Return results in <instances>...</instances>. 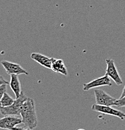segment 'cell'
<instances>
[{"label":"cell","instance_id":"obj_1","mask_svg":"<svg viewBox=\"0 0 125 130\" xmlns=\"http://www.w3.org/2000/svg\"><path fill=\"white\" fill-rule=\"evenodd\" d=\"M21 120L25 127L33 129L37 126V116L33 99L28 98L24 103L21 111Z\"/></svg>","mask_w":125,"mask_h":130},{"label":"cell","instance_id":"obj_2","mask_svg":"<svg viewBox=\"0 0 125 130\" xmlns=\"http://www.w3.org/2000/svg\"><path fill=\"white\" fill-rule=\"evenodd\" d=\"M28 98L22 91L20 96L16 98L11 105L8 107H0V112L3 116H20L21 108Z\"/></svg>","mask_w":125,"mask_h":130},{"label":"cell","instance_id":"obj_3","mask_svg":"<svg viewBox=\"0 0 125 130\" xmlns=\"http://www.w3.org/2000/svg\"><path fill=\"white\" fill-rule=\"evenodd\" d=\"M95 100L97 105L101 106H115V103L116 99L109 95L102 89H95L94 91Z\"/></svg>","mask_w":125,"mask_h":130},{"label":"cell","instance_id":"obj_4","mask_svg":"<svg viewBox=\"0 0 125 130\" xmlns=\"http://www.w3.org/2000/svg\"><path fill=\"white\" fill-rule=\"evenodd\" d=\"M106 63L107 64L106 74L110 78H111L117 85H118V86L121 85L123 84V81H122L120 75L119 74V72H118V70H117L115 61L113 59H108L106 60Z\"/></svg>","mask_w":125,"mask_h":130},{"label":"cell","instance_id":"obj_5","mask_svg":"<svg viewBox=\"0 0 125 130\" xmlns=\"http://www.w3.org/2000/svg\"><path fill=\"white\" fill-rule=\"evenodd\" d=\"M91 109L96 112H99L103 114L111 115V116H116L120 118L121 120H124L125 119V113L118 109H114L111 106H106L98 105L97 104H94L92 106Z\"/></svg>","mask_w":125,"mask_h":130},{"label":"cell","instance_id":"obj_6","mask_svg":"<svg viewBox=\"0 0 125 130\" xmlns=\"http://www.w3.org/2000/svg\"><path fill=\"white\" fill-rule=\"evenodd\" d=\"M1 64L3 66L4 69L8 74H26L28 75L29 73L22 68V66L18 63H13V62L8 61L4 60L1 62Z\"/></svg>","mask_w":125,"mask_h":130},{"label":"cell","instance_id":"obj_7","mask_svg":"<svg viewBox=\"0 0 125 130\" xmlns=\"http://www.w3.org/2000/svg\"><path fill=\"white\" fill-rule=\"evenodd\" d=\"M104 86H112L111 78L106 74H105L104 76L99 77V78H97V79H95L94 80L90 81L88 83L84 84L83 90L89 91V89L94 88H97Z\"/></svg>","mask_w":125,"mask_h":130},{"label":"cell","instance_id":"obj_8","mask_svg":"<svg viewBox=\"0 0 125 130\" xmlns=\"http://www.w3.org/2000/svg\"><path fill=\"white\" fill-rule=\"evenodd\" d=\"M21 123H23L22 120L16 116H5L0 118V128L11 130Z\"/></svg>","mask_w":125,"mask_h":130},{"label":"cell","instance_id":"obj_9","mask_svg":"<svg viewBox=\"0 0 125 130\" xmlns=\"http://www.w3.org/2000/svg\"><path fill=\"white\" fill-rule=\"evenodd\" d=\"M51 70L55 73H60L63 75L67 76L68 74L67 70L64 61L62 59H55L54 58H51Z\"/></svg>","mask_w":125,"mask_h":130},{"label":"cell","instance_id":"obj_10","mask_svg":"<svg viewBox=\"0 0 125 130\" xmlns=\"http://www.w3.org/2000/svg\"><path fill=\"white\" fill-rule=\"evenodd\" d=\"M31 58L35 61L37 62L39 64L42 65L43 67L48 69H51L52 59L51 58L42 55L38 53H33L31 55Z\"/></svg>","mask_w":125,"mask_h":130},{"label":"cell","instance_id":"obj_11","mask_svg":"<svg viewBox=\"0 0 125 130\" xmlns=\"http://www.w3.org/2000/svg\"><path fill=\"white\" fill-rule=\"evenodd\" d=\"M11 89L15 93L16 98L20 96L21 93V87L18 75L17 74H11L10 75V82L9 83Z\"/></svg>","mask_w":125,"mask_h":130},{"label":"cell","instance_id":"obj_12","mask_svg":"<svg viewBox=\"0 0 125 130\" xmlns=\"http://www.w3.org/2000/svg\"><path fill=\"white\" fill-rule=\"evenodd\" d=\"M15 100L9 95L8 93H6L3 96L1 100V106L0 107H8L9 106L14 103Z\"/></svg>","mask_w":125,"mask_h":130},{"label":"cell","instance_id":"obj_13","mask_svg":"<svg viewBox=\"0 0 125 130\" xmlns=\"http://www.w3.org/2000/svg\"><path fill=\"white\" fill-rule=\"evenodd\" d=\"M115 106L117 107H125V96L116 100Z\"/></svg>","mask_w":125,"mask_h":130},{"label":"cell","instance_id":"obj_14","mask_svg":"<svg viewBox=\"0 0 125 130\" xmlns=\"http://www.w3.org/2000/svg\"><path fill=\"white\" fill-rule=\"evenodd\" d=\"M7 85H3L0 86V106H1V100L3 96L4 95L6 92V89H7Z\"/></svg>","mask_w":125,"mask_h":130},{"label":"cell","instance_id":"obj_15","mask_svg":"<svg viewBox=\"0 0 125 130\" xmlns=\"http://www.w3.org/2000/svg\"><path fill=\"white\" fill-rule=\"evenodd\" d=\"M9 83L4 79L2 76H0V86L3 85H8Z\"/></svg>","mask_w":125,"mask_h":130},{"label":"cell","instance_id":"obj_16","mask_svg":"<svg viewBox=\"0 0 125 130\" xmlns=\"http://www.w3.org/2000/svg\"><path fill=\"white\" fill-rule=\"evenodd\" d=\"M11 130H33L32 129H29V128H21V127H15V128H13V129Z\"/></svg>","mask_w":125,"mask_h":130},{"label":"cell","instance_id":"obj_17","mask_svg":"<svg viewBox=\"0 0 125 130\" xmlns=\"http://www.w3.org/2000/svg\"><path fill=\"white\" fill-rule=\"evenodd\" d=\"M124 96H125V86H124V88H123V92H122L121 95V96L119 98H123Z\"/></svg>","mask_w":125,"mask_h":130},{"label":"cell","instance_id":"obj_18","mask_svg":"<svg viewBox=\"0 0 125 130\" xmlns=\"http://www.w3.org/2000/svg\"><path fill=\"white\" fill-rule=\"evenodd\" d=\"M77 130H85V129H78Z\"/></svg>","mask_w":125,"mask_h":130}]
</instances>
